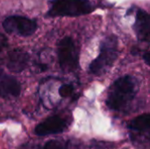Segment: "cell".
<instances>
[{"label": "cell", "mask_w": 150, "mask_h": 149, "mask_svg": "<svg viewBox=\"0 0 150 149\" xmlns=\"http://www.w3.org/2000/svg\"><path fill=\"white\" fill-rule=\"evenodd\" d=\"M139 90L138 80L132 76L117 79L111 86L106 98V105L112 111H120L129 105Z\"/></svg>", "instance_id": "1"}, {"label": "cell", "mask_w": 150, "mask_h": 149, "mask_svg": "<svg viewBox=\"0 0 150 149\" xmlns=\"http://www.w3.org/2000/svg\"><path fill=\"white\" fill-rule=\"evenodd\" d=\"M118 57V38L116 35L106 36L100 43L98 56L91 61L89 70L91 74L100 76L106 73Z\"/></svg>", "instance_id": "2"}, {"label": "cell", "mask_w": 150, "mask_h": 149, "mask_svg": "<svg viewBox=\"0 0 150 149\" xmlns=\"http://www.w3.org/2000/svg\"><path fill=\"white\" fill-rule=\"evenodd\" d=\"M94 6L90 0H54L47 15L50 17H76L91 13Z\"/></svg>", "instance_id": "3"}, {"label": "cell", "mask_w": 150, "mask_h": 149, "mask_svg": "<svg viewBox=\"0 0 150 149\" xmlns=\"http://www.w3.org/2000/svg\"><path fill=\"white\" fill-rule=\"evenodd\" d=\"M58 61L63 72H72L78 67V51L71 37H64L58 43Z\"/></svg>", "instance_id": "4"}, {"label": "cell", "mask_w": 150, "mask_h": 149, "mask_svg": "<svg viewBox=\"0 0 150 149\" xmlns=\"http://www.w3.org/2000/svg\"><path fill=\"white\" fill-rule=\"evenodd\" d=\"M3 27L8 33L28 37L35 32L37 24L35 21L22 16H10L4 20Z\"/></svg>", "instance_id": "5"}, {"label": "cell", "mask_w": 150, "mask_h": 149, "mask_svg": "<svg viewBox=\"0 0 150 149\" xmlns=\"http://www.w3.org/2000/svg\"><path fill=\"white\" fill-rule=\"evenodd\" d=\"M68 126L66 119L60 116H53L35 127V133L39 136H45L49 134H56L62 133Z\"/></svg>", "instance_id": "6"}, {"label": "cell", "mask_w": 150, "mask_h": 149, "mask_svg": "<svg viewBox=\"0 0 150 149\" xmlns=\"http://www.w3.org/2000/svg\"><path fill=\"white\" fill-rule=\"evenodd\" d=\"M30 57L29 54L21 49H13L7 54L6 67L14 73H20L28 65Z\"/></svg>", "instance_id": "7"}, {"label": "cell", "mask_w": 150, "mask_h": 149, "mask_svg": "<svg viewBox=\"0 0 150 149\" xmlns=\"http://www.w3.org/2000/svg\"><path fill=\"white\" fill-rule=\"evenodd\" d=\"M134 29L137 38L140 40L149 42L150 18L149 13L146 11L141 9L138 10L135 17V23L134 25Z\"/></svg>", "instance_id": "8"}, {"label": "cell", "mask_w": 150, "mask_h": 149, "mask_svg": "<svg viewBox=\"0 0 150 149\" xmlns=\"http://www.w3.org/2000/svg\"><path fill=\"white\" fill-rule=\"evenodd\" d=\"M20 84L13 76L0 75V96L4 97H17L20 94Z\"/></svg>", "instance_id": "9"}, {"label": "cell", "mask_w": 150, "mask_h": 149, "mask_svg": "<svg viewBox=\"0 0 150 149\" xmlns=\"http://www.w3.org/2000/svg\"><path fill=\"white\" fill-rule=\"evenodd\" d=\"M149 122H150V116L149 113L141 115L134 119H133L129 124L128 127L131 130H134L135 132L139 133H144L148 132L149 130Z\"/></svg>", "instance_id": "10"}, {"label": "cell", "mask_w": 150, "mask_h": 149, "mask_svg": "<svg viewBox=\"0 0 150 149\" xmlns=\"http://www.w3.org/2000/svg\"><path fill=\"white\" fill-rule=\"evenodd\" d=\"M74 87L70 84H62L59 88V95L62 97H69L73 94Z\"/></svg>", "instance_id": "11"}, {"label": "cell", "mask_w": 150, "mask_h": 149, "mask_svg": "<svg viewBox=\"0 0 150 149\" xmlns=\"http://www.w3.org/2000/svg\"><path fill=\"white\" fill-rule=\"evenodd\" d=\"M44 149H66L63 143L59 141H49L45 144Z\"/></svg>", "instance_id": "12"}, {"label": "cell", "mask_w": 150, "mask_h": 149, "mask_svg": "<svg viewBox=\"0 0 150 149\" xmlns=\"http://www.w3.org/2000/svg\"><path fill=\"white\" fill-rule=\"evenodd\" d=\"M91 149H112V145L104 141H93L91 145Z\"/></svg>", "instance_id": "13"}, {"label": "cell", "mask_w": 150, "mask_h": 149, "mask_svg": "<svg viewBox=\"0 0 150 149\" xmlns=\"http://www.w3.org/2000/svg\"><path fill=\"white\" fill-rule=\"evenodd\" d=\"M143 60L145 61V62H146L147 65H150V55L149 51H147V52L143 54Z\"/></svg>", "instance_id": "14"}]
</instances>
